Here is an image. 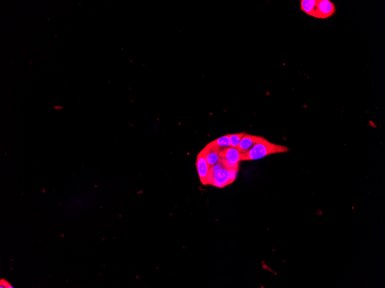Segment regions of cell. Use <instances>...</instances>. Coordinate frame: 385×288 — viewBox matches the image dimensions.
<instances>
[{
  "label": "cell",
  "instance_id": "cell-1",
  "mask_svg": "<svg viewBox=\"0 0 385 288\" xmlns=\"http://www.w3.org/2000/svg\"><path fill=\"white\" fill-rule=\"evenodd\" d=\"M289 151L290 149L287 147L270 142L265 139L244 154L242 161L260 160L270 155L287 153Z\"/></svg>",
  "mask_w": 385,
  "mask_h": 288
},
{
  "label": "cell",
  "instance_id": "cell-2",
  "mask_svg": "<svg viewBox=\"0 0 385 288\" xmlns=\"http://www.w3.org/2000/svg\"><path fill=\"white\" fill-rule=\"evenodd\" d=\"M238 171L228 169L220 160L210 167L208 185L219 188L227 187L234 182Z\"/></svg>",
  "mask_w": 385,
  "mask_h": 288
},
{
  "label": "cell",
  "instance_id": "cell-3",
  "mask_svg": "<svg viewBox=\"0 0 385 288\" xmlns=\"http://www.w3.org/2000/svg\"><path fill=\"white\" fill-rule=\"evenodd\" d=\"M243 155L238 149L229 147L220 151V160L228 169L239 171V163L242 161Z\"/></svg>",
  "mask_w": 385,
  "mask_h": 288
},
{
  "label": "cell",
  "instance_id": "cell-4",
  "mask_svg": "<svg viewBox=\"0 0 385 288\" xmlns=\"http://www.w3.org/2000/svg\"><path fill=\"white\" fill-rule=\"evenodd\" d=\"M335 12V5L329 0H316V6L314 7L312 16L325 19L332 16Z\"/></svg>",
  "mask_w": 385,
  "mask_h": 288
},
{
  "label": "cell",
  "instance_id": "cell-5",
  "mask_svg": "<svg viewBox=\"0 0 385 288\" xmlns=\"http://www.w3.org/2000/svg\"><path fill=\"white\" fill-rule=\"evenodd\" d=\"M196 168L198 172L199 180L203 186H208V179L210 172V166L207 162L203 153H199L196 161Z\"/></svg>",
  "mask_w": 385,
  "mask_h": 288
},
{
  "label": "cell",
  "instance_id": "cell-6",
  "mask_svg": "<svg viewBox=\"0 0 385 288\" xmlns=\"http://www.w3.org/2000/svg\"><path fill=\"white\" fill-rule=\"evenodd\" d=\"M221 150L219 147L214 145L212 142L208 144L205 148L201 150L210 167L217 164L220 161Z\"/></svg>",
  "mask_w": 385,
  "mask_h": 288
},
{
  "label": "cell",
  "instance_id": "cell-7",
  "mask_svg": "<svg viewBox=\"0 0 385 288\" xmlns=\"http://www.w3.org/2000/svg\"><path fill=\"white\" fill-rule=\"evenodd\" d=\"M265 138L262 136L246 134L240 140L238 149L244 154L246 153L258 143L264 140Z\"/></svg>",
  "mask_w": 385,
  "mask_h": 288
},
{
  "label": "cell",
  "instance_id": "cell-8",
  "mask_svg": "<svg viewBox=\"0 0 385 288\" xmlns=\"http://www.w3.org/2000/svg\"><path fill=\"white\" fill-rule=\"evenodd\" d=\"M316 3V0H301V9L303 12L312 16Z\"/></svg>",
  "mask_w": 385,
  "mask_h": 288
},
{
  "label": "cell",
  "instance_id": "cell-9",
  "mask_svg": "<svg viewBox=\"0 0 385 288\" xmlns=\"http://www.w3.org/2000/svg\"><path fill=\"white\" fill-rule=\"evenodd\" d=\"M212 142L214 145L219 147L221 150L231 147L229 134L221 136V137L213 140Z\"/></svg>",
  "mask_w": 385,
  "mask_h": 288
},
{
  "label": "cell",
  "instance_id": "cell-10",
  "mask_svg": "<svg viewBox=\"0 0 385 288\" xmlns=\"http://www.w3.org/2000/svg\"><path fill=\"white\" fill-rule=\"evenodd\" d=\"M246 134L245 132L238 133V134H229V142L231 147L238 149L240 140L243 136Z\"/></svg>",
  "mask_w": 385,
  "mask_h": 288
}]
</instances>
